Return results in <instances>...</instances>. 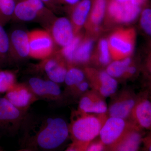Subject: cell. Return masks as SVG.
Listing matches in <instances>:
<instances>
[{"label":"cell","mask_w":151,"mask_h":151,"mask_svg":"<svg viewBox=\"0 0 151 151\" xmlns=\"http://www.w3.org/2000/svg\"><path fill=\"white\" fill-rule=\"evenodd\" d=\"M21 129L20 151L57 150L70 137L68 124L57 116H37L27 113Z\"/></svg>","instance_id":"obj_1"},{"label":"cell","mask_w":151,"mask_h":151,"mask_svg":"<svg viewBox=\"0 0 151 151\" xmlns=\"http://www.w3.org/2000/svg\"><path fill=\"white\" fill-rule=\"evenodd\" d=\"M108 116L107 113H88L78 110L72 112L68 124L69 135L72 142L66 151H86L90 143L99 136Z\"/></svg>","instance_id":"obj_2"},{"label":"cell","mask_w":151,"mask_h":151,"mask_svg":"<svg viewBox=\"0 0 151 151\" xmlns=\"http://www.w3.org/2000/svg\"><path fill=\"white\" fill-rule=\"evenodd\" d=\"M136 32L133 28L115 31L108 40L111 58L124 59L132 55L134 49Z\"/></svg>","instance_id":"obj_3"},{"label":"cell","mask_w":151,"mask_h":151,"mask_svg":"<svg viewBox=\"0 0 151 151\" xmlns=\"http://www.w3.org/2000/svg\"><path fill=\"white\" fill-rule=\"evenodd\" d=\"M27 113L17 108L6 97H0V129L11 134H17Z\"/></svg>","instance_id":"obj_4"},{"label":"cell","mask_w":151,"mask_h":151,"mask_svg":"<svg viewBox=\"0 0 151 151\" xmlns=\"http://www.w3.org/2000/svg\"><path fill=\"white\" fill-rule=\"evenodd\" d=\"M29 57L43 60L55 52V44L48 30L35 29L29 32Z\"/></svg>","instance_id":"obj_5"},{"label":"cell","mask_w":151,"mask_h":151,"mask_svg":"<svg viewBox=\"0 0 151 151\" xmlns=\"http://www.w3.org/2000/svg\"><path fill=\"white\" fill-rule=\"evenodd\" d=\"M133 123L127 119L108 116L100 130V139L110 150L129 129Z\"/></svg>","instance_id":"obj_6"},{"label":"cell","mask_w":151,"mask_h":151,"mask_svg":"<svg viewBox=\"0 0 151 151\" xmlns=\"http://www.w3.org/2000/svg\"><path fill=\"white\" fill-rule=\"evenodd\" d=\"M84 70L90 87L102 97H111L116 93L118 82L106 70L97 71L88 68H85Z\"/></svg>","instance_id":"obj_7"},{"label":"cell","mask_w":151,"mask_h":151,"mask_svg":"<svg viewBox=\"0 0 151 151\" xmlns=\"http://www.w3.org/2000/svg\"><path fill=\"white\" fill-rule=\"evenodd\" d=\"M37 97L52 102H61L64 99L60 84L48 79L33 76L27 82Z\"/></svg>","instance_id":"obj_8"},{"label":"cell","mask_w":151,"mask_h":151,"mask_svg":"<svg viewBox=\"0 0 151 151\" xmlns=\"http://www.w3.org/2000/svg\"><path fill=\"white\" fill-rule=\"evenodd\" d=\"M68 67L67 63L58 51L42 60L36 66L38 70L45 74L47 79L59 84L64 83Z\"/></svg>","instance_id":"obj_9"},{"label":"cell","mask_w":151,"mask_h":151,"mask_svg":"<svg viewBox=\"0 0 151 151\" xmlns=\"http://www.w3.org/2000/svg\"><path fill=\"white\" fill-rule=\"evenodd\" d=\"M142 8L131 3L109 0L106 12L109 17L116 22L129 24L139 17Z\"/></svg>","instance_id":"obj_10"},{"label":"cell","mask_w":151,"mask_h":151,"mask_svg":"<svg viewBox=\"0 0 151 151\" xmlns=\"http://www.w3.org/2000/svg\"><path fill=\"white\" fill-rule=\"evenodd\" d=\"M9 35L10 60L18 62L29 57V32L15 29Z\"/></svg>","instance_id":"obj_11"},{"label":"cell","mask_w":151,"mask_h":151,"mask_svg":"<svg viewBox=\"0 0 151 151\" xmlns=\"http://www.w3.org/2000/svg\"><path fill=\"white\" fill-rule=\"evenodd\" d=\"M4 97L20 110L25 112H28L31 105L39 100L27 82H17Z\"/></svg>","instance_id":"obj_12"},{"label":"cell","mask_w":151,"mask_h":151,"mask_svg":"<svg viewBox=\"0 0 151 151\" xmlns=\"http://www.w3.org/2000/svg\"><path fill=\"white\" fill-rule=\"evenodd\" d=\"M129 119L142 130L151 131V99L147 91L138 95Z\"/></svg>","instance_id":"obj_13"},{"label":"cell","mask_w":151,"mask_h":151,"mask_svg":"<svg viewBox=\"0 0 151 151\" xmlns=\"http://www.w3.org/2000/svg\"><path fill=\"white\" fill-rule=\"evenodd\" d=\"M48 31L55 45L60 48L70 44L76 35L70 20L65 17L53 19Z\"/></svg>","instance_id":"obj_14"},{"label":"cell","mask_w":151,"mask_h":151,"mask_svg":"<svg viewBox=\"0 0 151 151\" xmlns=\"http://www.w3.org/2000/svg\"><path fill=\"white\" fill-rule=\"evenodd\" d=\"M138 97L130 91L122 92L111 102L108 108V116L129 119Z\"/></svg>","instance_id":"obj_15"},{"label":"cell","mask_w":151,"mask_h":151,"mask_svg":"<svg viewBox=\"0 0 151 151\" xmlns=\"http://www.w3.org/2000/svg\"><path fill=\"white\" fill-rule=\"evenodd\" d=\"M104 98L93 89L88 90L79 98L78 110L88 113H107L108 107Z\"/></svg>","instance_id":"obj_16"},{"label":"cell","mask_w":151,"mask_h":151,"mask_svg":"<svg viewBox=\"0 0 151 151\" xmlns=\"http://www.w3.org/2000/svg\"><path fill=\"white\" fill-rule=\"evenodd\" d=\"M143 130L133 124L132 127L110 150L136 151L139 149L143 143Z\"/></svg>","instance_id":"obj_17"},{"label":"cell","mask_w":151,"mask_h":151,"mask_svg":"<svg viewBox=\"0 0 151 151\" xmlns=\"http://www.w3.org/2000/svg\"><path fill=\"white\" fill-rule=\"evenodd\" d=\"M92 0H81L72 6L70 20L76 34L80 33L81 28L86 24L92 8Z\"/></svg>","instance_id":"obj_18"},{"label":"cell","mask_w":151,"mask_h":151,"mask_svg":"<svg viewBox=\"0 0 151 151\" xmlns=\"http://www.w3.org/2000/svg\"><path fill=\"white\" fill-rule=\"evenodd\" d=\"M109 0H93L89 17L85 25L88 29L92 28L97 31L99 26L103 21L107 10Z\"/></svg>","instance_id":"obj_19"},{"label":"cell","mask_w":151,"mask_h":151,"mask_svg":"<svg viewBox=\"0 0 151 151\" xmlns=\"http://www.w3.org/2000/svg\"><path fill=\"white\" fill-rule=\"evenodd\" d=\"M41 18L40 15L27 0L17 1L12 19L19 21L30 22Z\"/></svg>","instance_id":"obj_20"},{"label":"cell","mask_w":151,"mask_h":151,"mask_svg":"<svg viewBox=\"0 0 151 151\" xmlns=\"http://www.w3.org/2000/svg\"><path fill=\"white\" fill-rule=\"evenodd\" d=\"M94 41L90 38H82L74 53L73 65L78 66L87 64L92 55Z\"/></svg>","instance_id":"obj_21"},{"label":"cell","mask_w":151,"mask_h":151,"mask_svg":"<svg viewBox=\"0 0 151 151\" xmlns=\"http://www.w3.org/2000/svg\"><path fill=\"white\" fill-rule=\"evenodd\" d=\"M86 78L84 70L76 65H68L64 81L65 86V92H63L64 98L76 86Z\"/></svg>","instance_id":"obj_22"},{"label":"cell","mask_w":151,"mask_h":151,"mask_svg":"<svg viewBox=\"0 0 151 151\" xmlns=\"http://www.w3.org/2000/svg\"><path fill=\"white\" fill-rule=\"evenodd\" d=\"M132 63L130 57L124 59L113 60L107 65L106 72L114 78L124 77L127 68Z\"/></svg>","instance_id":"obj_23"},{"label":"cell","mask_w":151,"mask_h":151,"mask_svg":"<svg viewBox=\"0 0 151 151\" xmlns=\"http://www.w3.org/2000/svg\"><path fill=\"white\" fill-rule=\"evenodd\" d=\"M0 22V68L10 61V42L9 34Z\"/></svg>","instance_id":"obj_24"},{"label":"cell","mask_w":151,"mask_h":151,"mask_svg":"<svg viewBox=\"0 0 151 151\" xmlns=\"http://www.w3.org/2000/svg\"><path fill=\"white\" fill-rule=\"evenodd\" d=\"M17 82L15 72L0 68V95L5 94Z\"/></svg>","instance_id":"obj_25"},{"label":"cell","mask_w":151,"mask_h":151,"mask_svg":"<svg viewBox=\"0 0 151 151\" xmlns=\"http://www.w3.org/2000/svg\"><path fill=\"white\" fill-rule=\"evenodd\" d=\"M82 39V36L80 33L76 35L70 44L60 48L58 51L67 63L68 65H73L74 53Z\"/></svg>","instance_id":"obj_26"},{"label":"cell","mask_w":151,"mask_h":151,"mask_svg":"<svg viewBox=\"0 0 151 151\" xmlns=\"http://www.w3.org/2000/svg\"><path fill=\"white\" fill-rule=\"evenodd\" d=\"M16 0H0V22L4 25L12 19Z\"/></svg>","instance_id":"obj_27"},{"label":"cell","mask_w":151,"mask_h":151,"mask_svg":"<svg viewBox=\"0 0 151 151\" xmlns=\"http://www.w3.org/2000/svg\"><path fill=\"white\" fill-rule=\"evenodd\" d=\"M139 18L141 29L145 34L151 37V6H144Z\"/></svg>","instance_id":"obj_28"},{"label":"cell","mask_w":151,"mask_h":151,"mask_svg":"<svg viewBox=\"0 0 151 151\" xmlns=\"http://www.w3.org/2000/svg\"><path fill=\"white\" fill-rule=\"evenodd\" d=\"M98 61L103 65H108L111 63V52L108 40L103 38L100 40L98 45Z\"/></svg>","instance_id":"obj_29"},{"label":"cell","mask_w":151,"mask_h":151,"mask_svg":"<svg viewBox=\"0 0 151 151\" xmlns=\"http://www.w3.org/2000/svg\"><path fill=\"white\" fill-rule=\"evenodd\" d=\"M90 85L87 80H84L78 84L68 94L67 96H70L74 99L80 98L84 93L89 90Z\"/></svg>","instance_id":"obj_30"},{"label":"cell","mask_w":151,"mask_h":151,"mask_svg":"<svg viewBox=\"0 0 151 151\" xmlns=\"http://www.w3.org/2000/svg\"><path fill=\"white\" fill-rule=\"evenodd\" d=\"M106 149V146L100 139L98 141H92L89 144L86 149L87 151H102Z\"/></svg>","instance_id":"obj_31"},{"label":"cell","mask_w":151,"mask_h":151,"mask_svg":"<svg viewBox=\"0 0 151 151\" xmlns=\"http://www.w3.org/2000/svg\"><path fill=\"white\" fill-rule=\"evenodd\" d=\"M144 73L148 78L151 77V47L149 51L143 68Z\"/></svg>","instance_id":"obj_32"},{"label":"cell","mask_w":151,"mask_h":151,"mask_svg":"<svg viewBox=\"0 0 151 151\" xmlns=\"http://www.w3.org/2000/svg\"><path fill=\"white\" fill-rule=\"evenodd\" d=\"M137 71V67L134 64L132 63L127 68L124 77H126V78H128V77L129 78V77H132L133 76L135 75Z\"/></svg>","instance_id":"obj_33"},{"label":"cell","mask_w":151,"mask_h":151,"mask_svg":"<svg viewBox=\"0 0 151 151\" xmlns=\"http://www.w3.org/2000/svg\"><path fill=\"white\" fill-rule=\"evenodd\" d=\"M120 2L129 3L143 7L145 6L147 0H115Z\"/></svg>","instance_id":"obj_34"},{"label":"cell","mask_w":151,"mask_h":151,"mask_svg":"<svg viewBox=\"0 0 151 151\" xmlns=\"http://www.w3.org/2000/svg\"><path fill=\"white\" fill-rule=\"evenodd\" d=\"M150 133L147 137H144L143 143L146 150L151 151V131Z\"/></svg>","instance_id":"obj_35"},{"label":"cell","mask_w":151,"mask_h":151,"mask_svg":"<svg viewBox=\"0 0 151 151\" xmlns=\"http://www.w3.org/2000/svg\"><path fill=\"white\" fill-rule=\"evenodd\" d=\"M60 2L70 6H73L79 2L81 0H58Z\"/></svg>","instance_id":"obj_36"},{"label":"cell","mask_w":151,"mask_h":151,"mask_svg":"<svg viewBox=\"0 0 151 151\" xmlns=\"http://www.w3.org/2000/svg\"><path fill=\"white\" fill-rule=\"evenodd\" d=\"M148 79L149 81L147 84L148 89L147 91L149 94V97L151 99V77L148 78Z\"/></svg>","instance_id":"obj_37"},{"label":"cell","mask_w":151,"mask_h":151,"mask_svg":"<svg viewBox=\"0 0 151 151\" xmlns=\"http://www.w3.org/2000/svg\"><path fill=\"white\" fill-rule=\"evenodd\" d=\"M46 5H51L55 0H42Z\"/></svg>","instance_id":"obj_38"},{"label":"cell","mask_w":151,"mask_h":151,"mask_svg":"<svg viewBox=\"0 0 151 151\" xmlns=\"http://www.w3.org/2000/svg\"><path fill=\"white\" fill-rule=\"evenodd\" d=\"M0 138H1V136H0ZM3 148L1 147V146H0V151H3Z\"/></svg>","instance_id":"obj_39"}]
</instances>
